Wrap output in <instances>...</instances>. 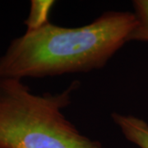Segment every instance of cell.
Masks as SVG:
<instances>
[{"mask_svg": "<svg viewBox=\"0 0 148 148\" xmlns=\"http://www.w3.org/2000/svg\"><path fill=\"white\" fill-rule=\"evenodd\" d=\"M114 123L121 130L129 142L140 148H148V123L143 119L133 115L113 113Z\"/></svg>", "mask_w": 148, "mask_h": 148, "instance_id": "3", "label": "cell"}, {"mask_svg": "<svg viewBox=\"0 0 148 148\" xmlns=\"http://www.w3.org/2000/svg\"><path fill=\"white\" fill-rule=\"evenodd\" d=\"M33 94L21 80L0 79V148H103L82 135L62 110L79 86Z\"/></svg>", "mask_w": 148, "mask_h": 148, "instance_id": "2", "label": "cell"}, {"mask_svg": "<svg viewBox=\"0 0 148 148\" xmlns=\"http://www.w3.org/2000/svg\"><path fill=\"white\" fill-rule=\"evenodd\" d=\"M137 24L127 37V42L132 40L148 42V0L132 2Z\"/></svg>", "mask_w": 148, "mask_h": 148, "instance_id": "5", "label": "cell"}, {"mask_svg": "<svg viewBox=\"0 0 148 148\" xmlns=\"http://www.w3.org/2000/svg\"><path fill=\"white\" fill-rule=\"evenodd\" d=\"M131 12L108 11L90 24L49 22L12 40L0 56V79L40 78L104 68L136 27Z\"/></svg>", "mask_w": 148, "mask_h": 148, "instance_id": "1", "label": "cell"}, {"mask_svg": "<svg viewBox=\"0 0 148 148\" xmlns=\"http://www.w3.org/2000/svg\"><path fill=\"white\" fill-rule=\"evenodd\" d=\"M55 2L52 0H32L28 17L24 21L27 32L34 31L45 26L49 21L50 11Z\"/></svg>", "mask_w": 148, "mask_h": 148, "instance_id": "4", "label": "cell"}]
</instances>
